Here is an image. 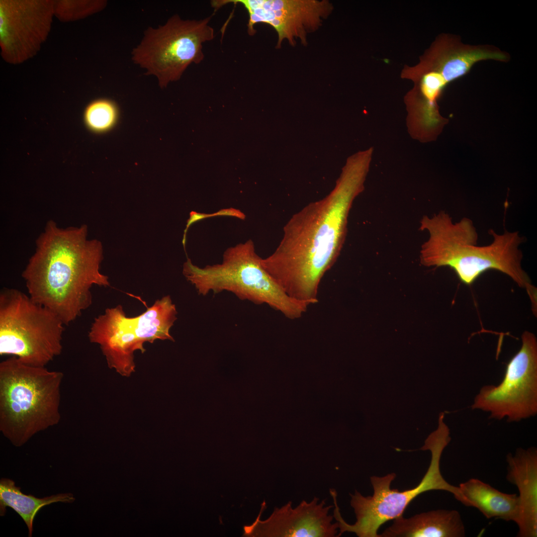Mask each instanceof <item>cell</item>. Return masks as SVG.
<instances>
[{
    "mask_svg": "<svg viewBox=\"0 0 537 537\" xmlns=\"http://www.w3.org/2000/svg\"><path fill=\"white\" fill-rule=\"evenodd\" d=\"M314 497L309 502L302 501L293 508L288 502L280 508H275L267 520L261 521L262 513L266 508L264 501L255 521L244 527V537H337L338 524L333 523L334 516L329 515L333 506H325L326 500L319 502Z\"/></svg>",
    "mask_w": 537,
    "mask_h": 537,
    "instance_id": "4fadbf2b",
    "label": "cell"
},
{
    "mask_svg": "<svg viewBox=\"0 0 537 537\" xmlns=\"http://www.w3.org/2000/svg\"><path fill=\"white\" fill-rule=\"evenodd\" d=\"M106 4L103 0H54V15L62 21H75L100 11Z\"/></svg>",
    "mask_w": 537,
    "mask_h": 537,
    "instance_id": "44dd1931",
    "label": "cell"
},
{
    "mask_svg": "<svg viewBox=\"0 0 537 537\" xmlns=\"http://www.w3.org/2000/svg\"><path fill=\"white\" fill-rule=\"evenodd\" d=\"M119 110L116 103L107 98H98L90 102L84 112V120L89 130L103 133L116 124Z\"/></svg>",
    "mask_w": 537,
    "mask_h": 537,
    "instance_id": "ffe728a7",
    "label": "cell"
},
{
    "mask_svg": "<svg viewBox=\"0 0 537 537\" xmlns=\"http://www.w3.org/2000/svg\"><path fill=\"white\" fill-rule=\"evenodd\" d=\"M63 376L14 356L0 363V431L13 446L59 423Z\"/></svg>",
    "mask_w": 537,
    "mask_h": 537,
    "instance_id": "277c9868",
    "label": "cell"
},
{
    "mask_svg": "<svg viewBox=\"0 0 537 537\" xmlns=\"http://www.w3.org/2000/svg\"><path fill=\"white\" fill-rule=\"evenodd\" d=\"M177 311L169 295L156 300L140 315L126 317L122 306L107 308L95 318L89 333L91 343L99 345L110 368L129 377L135 371L134 353L146 351L145 342L169 340L170 331L177 319Z\"/></svg>",
    "mask_w": 537,
    "mask_h": 537,
    "instance_id": "ba28073f",
    "label": "cell"
},
{
    "mask_svg": "<svg viewBox=\"0 0 537 537\" xmlns=\"http://www.w3.org/2000/svg\"><path fill=\"white\" fill-rule=\"evenodd\" d=\"M216 216H229L235 217L242 220L245 219L246 218V215L242 211L233 208L223 209L222 210H219L217 212L210 214L201 213L199 212H197L194 211H192L189 213V217L187 220L186 227L184 231L182 241V243L184 248H185V246L186 244V233L189 227L193 223L197 222V221H199L202 219L207 217H214Z\"/></svg>",
    "mask_w": 537,
    "mask_h": 537,
    "instance_id": "7402d4cb",
    "label": "cell"
},
{
    "mask_svg": "<svg viewBox=\"0 0 537 537\" xmlns=\"http://www.w3.org/2000/svg\"><path fill=\"white\" fill-rule=\"evenodd\" d=\"M437 69L449 83L466 75L483 60L507 62L510 56L494 46L471 45L461 42L456 35H439L422 56Z\"/></svg>",
    "mask_w": 537,
    "mask_h": 537,
    "instance_id": "9a60e30c",
    "label": "cell"
},
{
    "mask_svg": "<svg viewBox=\"0 0 537 537\" xmlns=\"http://www.w3.org/2000/svg\"><path fill=\"white\" fill-rule=\"evenodd\" d=\"M182 273L199 295L230 292L242 300L267 304L290 319L300 318L309 306L289 297L276 283L250 239L228 248L219 264L200 268L187 258Z\"/></svg>",
    "mask_w": 537,
    "mask_h": 537,
    "instance_id": "5b68a950",
    "label": "cell"
},
{
    "mask_svg": "<svg viewBox=\"0 0 537 537\" xmlns=\"http://www.w3.org/2000/svg\"><path fill=\"white\" fill-rule=\"evenodd\" d=\"M75 500L71 493L36 498L23 493L11 479L2 478L0 480V515L3 516L5 514L6 507L12 508L25 522L30 537L32 536L35 517L42 508L56 502L72 503Z\"/></svg>",
    "mask_w": 537,
    "mask_h": 537,
    "instance_id": "d6986e66",
    "label": "cell"
},
{
    "mask_svg": "<svg viewBox=\"0 0 537 537\" xmlns=\"http://www.w3.org/2000/svg\"><path fill=\"white\" fill-rule=\"evenodd\" d=\"M522 346L508 363L504 377L497 386H483L472 409L489 412L491 418L517 422L537 413V341L526 331Z\"/></svg>",
    "mask_w": 537,
    "mask_h": 537,
    "instance_id": "30bf717a",
    "label": "cell"
},
{
    "mask_svg": "<svg viewBox=\"0 0 537 537\" xmlns=\"http://www.w3.org/2000/svg\"><path fill=\"white\" fill-rule=\"evenodd\" d=\"M462 504L477 508L487 518H497L516 523L519 499L516 494L502 492L481 480L471 478L459 484Z\"/></svg>",
    "mask_w": 537,
    "mask_h": 537,
    "instance_id": "ac0fdd59",
    "label": "cell"
},
{
    "mask_svg": "<svg viewBox=\"0 0 537 537\" xmlns=\"http://www.w3.org/2000/svg\"><path fill=\"white\" fill-rule=\"evenodd\" d=\"M87 232L86 225L61 228L49 221L22 273L31 299L53 311L65 325L90 306L93 284L110 285L108 277L99 271L102 244L88 240Z\"/></svg>",
    "mask_w": 537,
    "mask_h": 537,
    "instance_id": "7a4b0ae2",
    "label": "cell"
},
{
    "mask_svg": "<svg viewBox=\"0 0 537 537\" xmlns=\"http://www.w3.org/2000/svg\"><path fill=\"white\" fill-rule=\"evenodd\" d=\"M211 3L215 10L228 3L243 6L249 16L248 34L256 33L257 23L269 24L277 33V49L284 40L293 46L297 39L307 45V35L322 26L334 8L327 0H215Z\"/></svg>",
    "mask_w": 537,
    "mask_h": 537,
    "instance_id": "8fae6325",
    "label": "cell"
},
{
    "mask_svg": "<svg viewBox=\"0 0 537 537\" xmlns=\"http://www.w3.org/2000/svg\"><path fill=\"white\" fill-rule=\"evenodd\" d=\"M54 0H0V46L6 62L18 64L39 51L51 29Z\"/></svg>",
    "mask_w": 537,
    "mask_h": 537,
    "instance_id": "7c38bea8",
    "label": "cell"
},
{
    "mask_svg": "<svg viewBox=\"0 0 537 537\" xmlns=\"http://www.w3.org/2000/svg\"><path fill=\"white\" fill-rule=\"evenodd\" d=\"M212 17L184 20L175 14L163 25L149 27L132 51L133 63L156 78L161 88L179 80L189 65L203 60V44L214 38Z\"/></svg>",
    "mask_w": 537,
    "mask_h": 537,
    "instance_id": "9c48e42d",
    "label": "cell"
},
{
    "mask_svg": "<svg viewBox=\"0 0 537 537\" xmlns=\"http://www.w3.org/2000/svg\"><path fill=\"white\" fill-rule=\"evenodd\" d=\"M380 537H462L463 523L456 510H437L409 518L401 516L394 519Z\"/></svg>",
    "mask_w": 537,
    "mask_h": 537,
    "instance_id": "e0dca14e",
    "label": "cell"
},
{
    "mask_svg": "<svg viewBox=\"0 0 537 537\" xmlns=\"http://www.w3.org/2000/svg\"><path fill=\"white\" fill-rule=\"evenodd\" d=\"M401 77L415 84L405 97L408 131L420 141L431 139L443 123L438 101L448 83L439 71L421 60L415 66H405Z\"/></svg>",
    "mask_w": 537,
    "mask_h": 537,
    "instance_id": "5bb4252c",
    "label": "cell"
},
{
    "mask_svg": "<svg viewBox=\"0 0 537 537\" xmlns=\"http://www.w3.org/2000/svg\"><path fill=\"white\" fill-rule=\"evenodd\" d=\"M371 158L366 150L349 157L331 192L294 214L274 252L262 258L265 269L289 297L308 305L318 302L321 280L341 251L349 213L364 189Z\"/></svg>",
    "mask_w": 537,
    "mask_h": 537,
    "instance_id": "6da1fadb",
    "label": "cell"
},
{
    "mask_svg": "<svg viewBox=\"0 0 537 537\" xmlns=\"http://www.w3.org/2000/svg\"><path fill=\"white\" fill-rule=\"evenodd\" d=\"M64 326L55 313L29 295L13 288L0 291V356L45 367L62 351Z\"/></svg>",
    "mask_w": 537,
    "mask_h": 537,
    "instance_id": "52a82bcc",
    "label": "cell"
},
{
    "mask_svg": "<svg viewBox=\"0 0 537 537\" xmlns=\"http://www.w3.org/2000/svg\"><path fill=\"white\" fill-rule=\"evenodd\" d=\"M450 440L449 433L442 428L437 429L427 438L420 449L430 451V463L417 486L402 491L391 489V482L396 477L395 473H391L383 476L370 477L373 489L372 496H363L356 490L354 494H350L351 506L357 519L355 524L347 523L342 517L338 504H335L333 516L340 529L338 537L345 532H352L359 537H380L377 532L380 526L389 520L403 516L411 502L425 492L444 490L452 493L457 500L461 502L462 497L458 487L448 483L440 470L442 453Z\"/></svg>",
    "mask_w": 537,
    "mask_h": 537,
    "instance_id": "8992f818",
    "label": "cell"
},
{
    "mask_svg": "<svg viewBox=\"0 0 537 537\" xmlns=\"http://www.w3.org/2000/svg\"><path fill=\"white\" fill-rule=\"evenodd\" d=\"M507 479L519 491L518 537L537 536V450L518 448L507 456Z\"/></svg>",
    "mask_w": 537,
    "mask_h": 537,
    "instance_id": "2e32d148",
    "label": "cell"
},
{
    "mask_svg": "<svg viewBox=\"0 0 537 537\" xmlns=\"http://www.w3.org/2000/svg\"><path fill=\"white\" fill-rule=\"evenodd\" d=\"M420 229L429 234L420 251L423 265L448 267L461 282L468 285L487 270L502 272L527 290L532 306L537 304V289L522 268L523 254L519 247L524 238L518 232L506 230L498 234L490 230L492 243L478 246V234L472 221L464 217L453 222L444 211L431 217L424 216Z\"/></svg>",
    "mask_w": 537,
    "mask_h": 537,
    "instance_id": "3957f363",
    "label": "cell"
}]
</instances>
